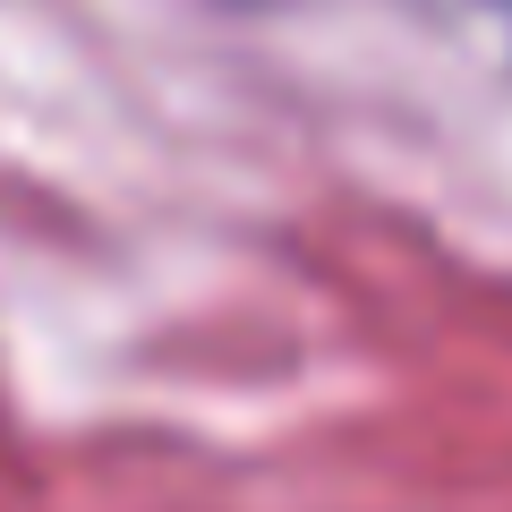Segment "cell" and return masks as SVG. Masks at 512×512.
<instances>
[{
    "label": "cell",
    "mask_w": 512,
    "mask_h": 512,
    "mask_svg": "<svg viewBox=\"0 0 512 512\" xmlns=\"http://www.w3.org/2000/svg\"><path fill=\"white\" fill-rule=\"evenodd\" d=\"M461 9H478V18H487V26H495V35H504V43H512V0H461Z\"/></svg>",
    "instance_id": "cell-1"
}]
</instances>
